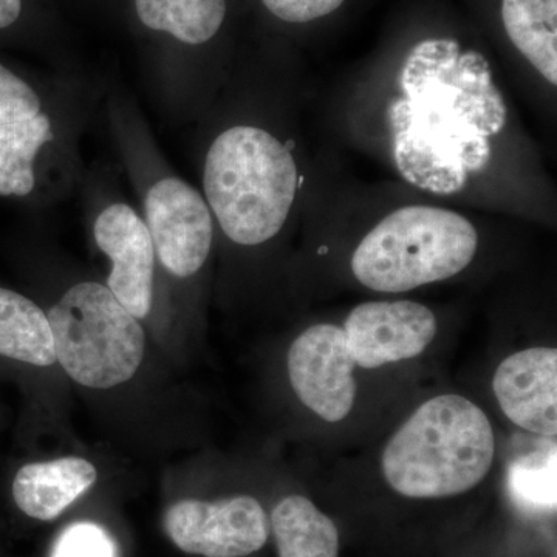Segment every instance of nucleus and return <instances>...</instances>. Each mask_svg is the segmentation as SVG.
I'll return each mask as SVG.
<instances>
[{
  "instance_id": "nucleus-7",
  "label": "nucleus",
  "mask_w": 557,
  "mask_h": 557,
  "mask_svg": "<svg viewBox=\"0 0 557 557\" xmlns=\"http://www.w3.org/2000/svg\"><path fill=\"white\" fill-rule=\"evenodd\" d=\"M78 193L90 239L110 263L106 287L124 309L145 321L156 307L160 273L145 220L124 197L119 171L104 161L86 168Z\"/></svg>"
},
{
  "instance_id": "nucleus-4",
  "label": "nucleus",
  "mask_w": 557,
  "mask_h": 557,
  "mask_svg": "<svg viewBox=\"0 0 557 557\" xmlns=\"http://www.w3.org/2000/svg\"><path fill=\"white\" fill-rule=\"evenodd\" d=\"M106 84L84 73L38 115L0 126V197L51 207L78 193L87 168L81 143Z\"/></svg>"
},
{
  "instance_id": "nucleus-5",
  "label": "nucleus",
  "mask_w": 557,
  "mask_h": 557,
  "mask_svg": "<svg viewBox=\"0 0 557 557\" xmlns=\"http://www.w3.org/2000/svg\"><path fill=\"white\" fill-rule=\"evenodd\" d=\"M479 233L450 209L410 205L380 220L351 256L359 284L379 293H406L461 273L475 258Z\"/></svg>"
},
{
  "instance_id": "nucleus-3",
  "label": "nucleus",
  "mask_w": 557,
  "mask_h": 557,
  "mask_svg": "<svg viewBox=\"0 0 557 557\" xmlns=\"http://www.w3.org/2000/svg\"><path fill=\"white\" fill-rule=\"evenodd\" d=\"M490 418L461 395L429 399L387 443L381 467L392 490L409 498H445L479 485L493 465Z\"/></svg>"
},
{
  "instance_id": "nucleus-8",
  "label": "nucleus",
  "mask_w": 557,
  "mask_h": 557,
  "mask_svg": "<svg viewBox=\"0 0 557 557\" xmlns=\"http://www.w3.org/2000/svg\"><path fill=\"white\" fill-rule=\"evenodd\" d=\"M163 525L175 547L203 557H247L270 534L265 509L249 496L180 500L168 508Z\"/></svg>"
},
{
  "instance_id": "nucleus-17",
  "label": "nucleus",
  "mask_w": 557,
  "mask_h": 557,
  "mask_svg": "<svg viewBox=\"0 0 557 557\" xmlns=\"http://www.w3.org/2000/svg\"><path fill=\"white\" fill-rule=\"evenodd\" d=\"M556 448L548 453H534L515 461L509 468L508 486L512 500L528 512H555Z\"/></svg>"
},
{
  "instance_id": "nucleus-20",
  "label": "nucleus",
  "mask_w": 557,
  "mask_h": 557,
  "mask_svg": "<svg viewBox=\"0 0 557 557\" xmlns=\"http://www.w3.org/2000/svg\"><path fill=\"white\" fill-rule=\"evenodd\" d=\"M35 13L30 10V0H0V33L13 32L21 25H27Z\"/></svg>"
},
{
  "instance_id": "nucleus-2",
  "label": "nucleus",
  "mask_w": 557,
  "mask_h": 557,
  "mask_svg": "<svg viewBox=\"0 0 557 557\" xmlns=\"http://www.w3.org/2000/svg\"><path fill=\"white\" fill-rule=\"evenodd\" d=\"M126 10L157 109L174 126L196 124L225 86L209 50L228 21V0H126Z\"/></svg>"
},
{
  "instance_id": "nucleus-12",
  "label": "nucleus",
  "mask_w": 557,
  "mask_h": 557,
  "mask_svg": "<svg viewBox=\"0 0 557 557\" xmlns=\"http://www.w3.org/2000/svg\"><path fill=\"white\" fill-rule=\"evenodd\" d=\"M98 471L86 458L62 457L25 465L13 482V497L28 518L57 519L95 485Z\"/></svg>"
},
{
  "instance_id": "nucleus-6",
  "label": "nucleus",
  "mask_w": 557,
  "mask_h": 557,
  "mask_svg": "<svg viewBox=\"0 0 557 557\" xmlns=\"http://www.w3.org/2000/svg\"><path fill=\"white\" fill-rule=\"evenodd\" d=\"M46 313L54 357L81 386L115 387L137 373L145 357V329L102 282L76 281Z\"/></svg>"
},
{
  "instance_id": "nucleus-13",
  "label": "nucleus",
  "mask_w": 557,
  "mask_h": 557,
  "mask_svg": "<svg viewBox=\"0 0 557 557\" xmlns=\"http://www.w3.org/2000/svg\"><path fill=\"white\" fill-rule=\"evenodd\" d=\"M508 38L552 86L557 84V0H502Z\"/></svg>"
},
{
  "instance_id": "nucleus-1",
  "label": "nucleus",
  "mask_w": 557,
  "mask_h": 557,
  "mask_svg": "<svg viewBox=\"0 0 557 557\" xmlns=\"http://www.w3.org/2000/svg\"><path fill=\"white\" fill-rule=\"evenodd\" d=\"M230 86L196 123L200 193L215 231L236 247L258 248L276 239L292 218L298 160L258 94Z\"/></svg>"
},
{
  "instance_id": "nucleus-11",
  "label": "nucleus",
  "mask_w": 557,
  "mask_h": 557,
  "mask_svg": "<svg viewBox=\"0 0 557 557\" xmlns=\"http://www.w3.org/2000/svg\"><path fill=\"white\" fill-rule=\"evenodd\" d=\"M494 395L505 416L533 434H557V350L531 347L500 362Z\"/></svg>"
},
{
  "instance_id": "nucleus-18",
  "label": "nucleus",
  "mask_w": 557,
  "mask_h": 557,
  "mask_svg": "<svg viewBox=\"0 0 557 557\" xmlns=\"http://www.w3.org/2000/svg\"><path fill=\"white\" fill-rule=\"evenodd\" d=\"M50 557H116V547L108 531L97 523H73L54 542Z\"/></svg>"
},
{
  "instance_id": "nucleus-15",
  "label": "nucleus",
  "mask_w": 557,
  "mask_h": 557,
  "mask_svg": "<svg viewBox=\"0 0 557 557\" xmlns=\"http://www.w3.org/2000/svg\"><path fill=\"white\" fill-rule=\"evenodd\" d=\"M278 557H338L339 533L333 520L309 498L289 496L271 515Z\"/></svg>"
},
{
  "instance_id": "nucleus-16",
  "label": "nucleus",
  "mask_w": 557,
  "mask_h": 557,
  "mask_svg": "<svg viewBox=\"0 0 557 557\" xmlns=\"http://www.w3.org/2000/svg\"><path fill=\"white\" fill-rule=\"evenodd\" d=\"M84 73L83 70L50 69L46 75L32 76L0 61V126L38 115Z\"/></svg>"
},
{
  "instance_id": "nucleus-14",
  "label": "nucleus",
  "mask_w": 557,
  "mask_h": 557,
  "mask_svg": "<svg viewBox=\"0 0 557 557\" xmlns=\"http://www.w3.org/2000/svg\"><path fill=\"white\" fill-rule=\"evenodd\" d=\"M0 355L47 368L57 362L49 318L38 304L0 287Z\"/></svg>"
},
{
  "instance_id": "nucleus-9",
  "label": "nucleus",
  "mask_w": 557,
  "mask_h": 557,
  "mask_svg": "<svg viewBox=\"0 0 557 557\" xmlns=\"http://www.w3.org/2000/svg\"><path fill=\"white\" fill-rule=\"evenodd\" d=\"M355 362L344 330L335 324L311 325L288 351L293 391L307 408L329 423H338L357 398Z\"/></svg>"
},
{
  "instance_id": "nucleus-19",
  "label": "nucleus",
  "mask_w": 557,
  "mask_h": 557,
  "mask_svg": "<svg viewBox=\"0 0 557 557\" xmlns=\"http://www.w3.org/2000/svg\"><path fill=\"white\" fill-rule=\"evenodd\" d=\"M271 16L287 24L321 20L343 5L344 0H260Z\"/></svg>"
},
{
  "instance_id": "nucleus-10",
  "label": "nucleus",
  "mask_w": 557,
  "mask_h": 557,
  "mask_svg": "<svg viewBox=\"0 0 557 557\" xmlns=\"http://www.w3.org/2000/svg\"><path fill=\"white\" fill-rule=\"evenodd\" d=\"M343 330L357 366L379 369L423 354L437 336L438 322L413 300H375L355 307Z\"/></svg>"
}]
</instances>
